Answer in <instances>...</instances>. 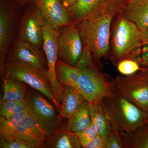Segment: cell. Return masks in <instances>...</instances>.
Segmentation results:
<instances>
[{"instance_id":"6da1fadb","label":"cell","mask_w":148,"mask_h":148,"mask_svg":"<svg viewBox=\"0 0 148 148\" xmlns=\"http://www.w3.org/2000/svg\"><path fill=\"white\" fill-rule=\"evenodd\" d=\"M112 126L119 132H131L148 122L145 111L122 96L117 90L101 103Z\"/></svg>"},{"instance_id":"7a4b0ae2","label":"cell","mask_w":148,"mask_h":148,"mask_svg":"<svg viewBox=\"0 0 148 148\" xmlns=\"http://www.w3.org/2000/svg\"><path fill=\"white\" fill-rule=\"evenodd\" d=\"M113 14V12H108L96 14L81 21L78 27L85 47L90 50L97 61L108 51Z\"/></svg>"},{"instance_id":"3957f363","label":"cell","mask_w":148,"mask_h":148,"mask_svg":"<svg viewBox=\"0 0 148 148\" xmlns=\"http://www.w3.org/2000/svg\"><path fill=\"white\" fill-rule=\"evenodd\" d=\"M1 74L2 76L6 75L12 77L29 85L30 87L42 94L52 102L59 113L61 105L53 93L47 71L27 64L5 62Z\"/></svg>"},{"instance_id":"277c9868","label":"cell","mask_w":148,"mask_h":148,"mask_svg":"<svg viewBox=\"0 0 148 148\" xmlns=\"http://www.w3.org/2000/svg\"><path fill=\"white\" fill-rule=\"evenodd\" d=\"M77 88L89 103H101L104 98L114 95L116 90L114 80H107L94 66L82 69Z\"/></svg>"},{"instance_id":"5b68a950","label":"cell","mask_w":148,"mask_h":148,"mask_svg":"<svg viewBox=\"0 0 148 148\" xmlns=\"http://www.w3.org/2000/svg\"><path fill=\"white\" fill-rule=\"evenodd\" d=\"M112 60L119 63L133 50L143 45L141 31L134 22L122 19L118 23L114 33Z\"/></svg>"},{"instance_id":"8992f818","label":"cell","mask_w":148,"mask_h":148,"mask_svg":"<svg viewBox=\"0 0 148 148\" xmlns=\"http://www.w3.org/2000/svg\"><path fill=\"white\" fill-rule=\"evenodd\" d=\"M59 30L53 28L49 21L44 18L42 48L47 64V75L56 100L61 105L64 86L58 81L56 66L58 60Z\"/></svg>"},{"instance_id":"52a82bcc","label":"cell","mask_w":148,"mask_h":148,"mask_svg":"<svg viewBox=\"0 0 148 148\" xmlns=\"http://www.w3.org/2000/svg\"><path fill=\"white\" fill-rule=\"evenodd\" d=\"M26 100L30 115L49 136L59 128L62 118L57 114L56 107L53 104L34 91H27Z\"/></svg>"},{"instance_id":"ba28073f","label":"cell","mask_w":148,"mask_h":148,"mask_svg":"<svg viewBox=\"0 0 148 148\" xmlns=\"http://www.w3.org/2000/svg\"><path fill=\"white\" fill-rule=\"evenodd\" d=\"M115 87L120 94L145 112L148 110V81L137 75L117 77Z\"/></svg>"},{"instance_id":"9c48e42d","label":"cell","mask_w":148,"mask_h":148,"mask_svg":"<svg viewBox=\"0 0 148 148\" xmlns=\"http://www.w3.org/2000/svg\"><path fill=\"white\" fill-rule=\"evenodd\" d=\"M58 58L75 66L83 52V42L78 28L70 24L59 30Z\"/></svg>"},{"instance_id":"30bf717a","label":"cell","mask_w":148,"mask_h":148,"mask_svg":"<svg viewBox=\"0 0 148 148\" xmlns=\"http://www.w3.org/2000/svg\"><path fill=\"white\" fill-rule=\"evenodd\" d=\"M44 17L37 5L25 11L18 31L17 38L40 50L42 47Z\"/></svg>"},{"instance_id":"8fae6325","label":"cell","mask_w":148,"mask_h":148,"mask_svg":"<svg viewBox=\"0 0 148 148\" xmlns=\"http://www.w3.org/2000/svg\"><path fill=\"white\" fill-rule=\"evenodd\" d=\"M5 62L27 64L47 71V64L40 51L17 38L10 48Z\"/></svg>"},{"instance_id":"7c38bea8","label":"cell","mask_w":148,"mask_h":148,"mask_svg":"<svg viewBox=\"0 0 148 148\" xmlns=\"http://www.w3.org/2000/svg\"><path fill=\"white\" fill-rule=\"evenodd\" d=\"M49 137L47 133L29 113L12 138L32 148H43L47 147Z\"/></svg>"},{"instance_id":"4fadbf2b","label":"cell","mask_w":148,"mask_h":148,"mask_svg":"<svg viewBox=\"0 0 148 148\" xmlns=\"http://www.w3.org/2000/svg\"><path fill=\"white\" fill-rule=\"evenodd\" d=\"M120 0H77L68 9L71 17L82 21L91 16L112 12V9Z\"/></svg>"},{"instance_id":"5bb4252c","label":"cell","mask_w":148,"mask_h":148,"mask_svg":"<svg viewBox=\"0 0 148 148\" xmlns=\"http://www.w3.org/2000/svg\"><path fill=\"white\" fill-rule=\"evenodd\" d=\"M36 5L44 18L56 30L70 24L71 15L59 0H36Z\"/></svg>"},{"instance_id":"9a60e30c","label":"cell","mask_w":148,"mask_h":148,"mask_svg":"<svg viewBox=\"0 0 148 148\" xmlns=\"http://www.w3.org/2000/svg\"><path fill=\"white\" fill-rule=\"evenodd\" d=\"M13 14L5 5L0 8V70L2 72L10 47L12 43L14 29Z\"/></svg>"},{"instance_id":"2e32d148","label":"cell","mask_w":148,"mask_h":148,"mask_svg":"<svg viewBox=\"0 0 148 148\" xmlns=\"http://www.w3.org/2000/svg\"><path fill=\"white\" fill-rule=\"evenodd\" d=\"M86 101L76 87L64 86L59 115L62 119H69L78 108Z\"/></svg>"},{"instance_id":"e0dca14e","label":"cell","mask_w":148,"mask_h":148,"mask_svg":"<svg viewBox=\"0 0 148 148\" xmlns=\"http://www.w3.org/2000/svg\"><path fill=\"white\" fill-rule=\"evenodd\" d=\"M124 14L127 19L144 31L148 27V0H130Z\"/></svg>"},{"instance_id":"ac0fdd59","label":"cell","mask_w":148,"mask_h":148,"mask_svg":"<svg viewBox=\"0 0 148 148\" xmlns=\"http://www.w3.org/2000/svg\"><path fill=\"white\" fill-rule=\"evenodd\" d=\"M23 83L8 75H3L2 83L3 92L1 101H25L27 90Z\"/></svg>"},{"instance_id":"d6986e66","label":"cell","mask_w":148,"mask_h":148,"mask_svg":"<svg viewBox=\"0 0 148 148\" xmlns=\"http://www.w3.org/2000/svg\"><path fill=\"white\" fill-rule=\"evenodd\" d=\"M53 148H80L82 147L78 137L75 133L58 128L49 137L47 146Z\"/></svg>"},{"instance_id":"ffe728a7","label":"cell","mask_w":148,"mask_h":148,"mask_svg":"<svg viewBox=\"0 0 148 148\" xmlns=\"http://www.w3.org/2000/svg\"><path fill=\"white\" fill-rule=\"evenodd\" d=\"M91 121L95 124L98 134L104 142L112 132V126L109 121L101 103H89Z\"/></svg>"},{"instance_id":"44dd1931","label":"cell","mask_w":148,"mask_h":148,"mask_svg":"<svg viewBox=\"0 0 148 148\" xmlns=\"http://www.w3.org/2000/svg\"><path fill=\"white\" fill-rule=\"evenodd\" d=\"M120 134L123 148H148V122L135 131Z\"/></svg>"},{"instance_id":"7402d4cb","label":"cell","mask_w":148,"mask_h":148,"mask_svg":"<svg viewBox=\"0 0 148 148\" xmlns=\"http://www.w3.org/2000/svg\"><path fill=\"white\" fill-rule=\"evenodd\" d=\"M82 69L58 59L56 66L57 79L64 86L76 87Z\"/></svg>"},{"instance_id":"603a6c76","label":"cell","mask_w":148,"mask_h":148,"mask_svg":"<svg viewBox=\"0 0 148 148\" xmlns=\"http://www.w3.org/2000/svg\"><path fill=\"white\" fill-rule=\"evenodd\" d=\"M67 127L72 132H81L87 127L91 122L89 103L85 101L68 119Z\"/></svg>"},{"instance_id":"cb8c5ba5","label":"cell","mask_w":148,"mask_h":148,"mask_svg":"<svg viewBox=\"0 0 148 148\" xmlns=\"http://www.w3.org/2000/svg\"><path fill=\"white\" fill-rule=\"evenodd\" d=\"M29 115V108L14 115L9 119L0 117V137L11 138L20 125ZM0 137V138H1Z\"/></svg>"},{"instance_id":"d4e9b609","label":"cell","mask_w":148,"mask_h":148,"mask_svg":"<svg viewBox=\"0 0 148 148\" xmlns=\"http://www.w3.org/2000/svg\"><path fill=\"white\" fill-rule=\"evenodd\" d=\"M28 108L27 101H1L0 115L6 119H9L14 115Z\"/></svg>"},{"instance_id":"484cf974","label":"cell","mask_w":148,"mask_h":148,"mask_svg":"<svg viewBox=\"0 0 148 148\" xmlns=\"http://www.w3.org/2000/svg\"><path fill=\"white\" fill-rule=\"evenodd\" d=\"M117 68L120 73L126 76L134 75L142 69L137 61L129 59L120 61L118 64Z\"/></svg>"},{"instance_id":"4316f807","label":"cell","mask_w":148,"mask_h":148,"mask_svg":"<svg viewBox=\"0 0 148 148\" xmlns=\"http://www.w3.org/2000/svg\"><path fill=\"white\" fill-rule=\"evenodd\" d=\"M75 133L78 137L82 147L84 148L97 135L98 132L94 123L91 121L90 124L85 129L81 132Z\"/></svg>"},{"instance_id":"83f0119b","label":"cell","mask_w":148,"mask_h":148,"mask_svg":"<svg viewBox=\"0 0 148 148\" xmlns=\"http://www.w3.org/2000/svg\"><path fill=\"white\" fill-rule=\"evenodd\" d=\"M106 148H123L119 132L112 127V132L105 141Z\"/></svg>"},{"instance_id":"f1b7e54d","label":"cell","mask_w":148,"mask_h":148,"mask_svg":"<svg viewBox=\"0 0 148 148\" xmlns=\"http://www.w3.org/2000/svg\"><path fill=\"white\" fill-rule=\"evenodd\" d=\"M1 148H32L31 147L11 138H5L1 137Z\"/></svg>"},{"instance_id":"f546056e","label":"cell","mask_w":148,"mask_h":148,"mask_svg":"<svg viewBox=\"0 0 148 148\" xmlns=\"http://www.w3.org/2000/svg\"><path fill=\"white\" fill-rule=\"evenodd\" d=\"M137 50L134 57L135 61L143 68L148 67V45H145Z\"/></svg>"},{"instance_id":"4dcf8cb0","label":"cell","mask_w":148,"mask_h":148,"mask_svg":"<svg viewBox=\"0 0 148 148\" xmlns=\"http://www.w3.org/2000/svg\"><path fill=\"white\" fill-rule=\"evenodd\" d=\"M84 148H106V145L103 138L98 134Z\"/></svg>"},{"instance_id":"1f68e13d","label":"cell","mask_w":148,"mask_h":148,"mask_svg":"<svg viewBox=\"0 0 148 148\" xmlns=\"http://www.w3.org/2000/svg\"><path fill=\"white\" fill-rule=\"evenodd\" d=\"M136 75L148 81V67L142 68L140 73Z\"/></svg>"},{"instance_id":"d6a6232c","label":"cell","mask_w":148,"mask_h":148,"mask_svg":"<svg viewBox=\"0 0 148 148\" xmlns=\"http://www.w3.org/2000/svg\"><path fill=\"white\" fill-rule=\"evenodd\" d=\"M142 40L144 45H148V27L144 31H141Z\"/></svg>"},{"instance_id":"836d02e7","label":"cell","mask_w":148,"mask_h":148,"mask_svg":"<svg viewBox=\"0 0 148 148\" xmlns=\"http://www.w3.org/2000/svg\"><path fill=\"white\" fill-rule=\"evenodd\" d=\"M60 2L68 9L77 1V0H59Z\"/></svg>"},{"instance_id":"e575fe53","label":"cell","mask_w":148,"mask_h":148,"mask_svg":"<svg viewBox=\"0 0 148 148\" xmlns=\"http://www.w3.org/2000/svg\"><path fill=\"white\" fill-rule=\"evenodd\" d=\"M146 114H147V122H148V110L147 112H146Z\"/></svg>"},{"instance_id":"d590c367","label":"cell","mask_w":148,"mask_h":148,"mask_svg":"<svg viewBox=\"0 0 148 148\" xmlns=\"http://www.w3.org/2000/svg\"><path fill=\"white\" fill-rule=\"evenodd\" d=\"M17 1H25V0H17Z\"/></svg>"}]
</instances>
